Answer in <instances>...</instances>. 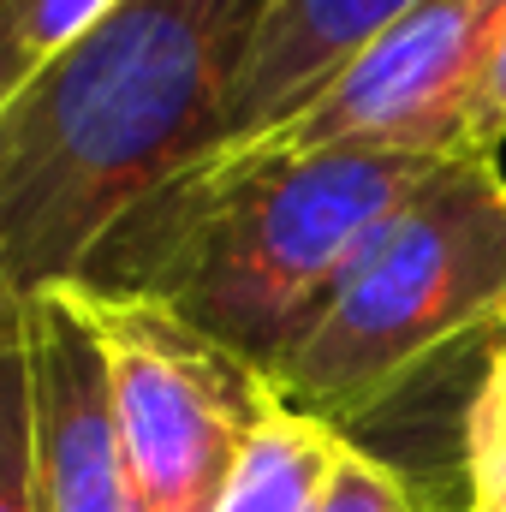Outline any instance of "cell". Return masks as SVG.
<instances>
[{"mask_svg": "<svg viewBox=\"0 0 506 512\" xmlns=\"http://www.w3.org/2000/svg\"><path fill=\"white\" fill-rule=\"evenodd\" d=\"M274 0H120L0 108V310L72 286L161 185L221 149Z\"/></svg>", "mask_w": 506, "mask_h": 512, "instance_id": "cell-1", "label": "cell"}, {"mask_svg": "<svg viewBox=\"0 0 506 512\" xmlns=\"http://www.w3.org/2000/svg\"><path fill=\"white\" fill-rule=\"evenodd\" d=\"M441 161L459 155L411 143L209 155L137 203L72 286L149 298L274 376L340 268Z\"/></svg>", "mask_w": 506, "mask_h": 512, "instance_id": "cell-2", "label": "cell"}, {"mask_svg": "<svg viewBox=\"0 0 506 512\" xmlns=\"http://www.w3.org/2000/svg\"><path fill=\"white\" fill-rule=\"evenodd\" d=\"M477 328H506V173L441 161L340 268L268 382L286 411L346 435Z\"/></svg>", "mask_w": 506, "mask_h": 512, "instance_id": "cell-3", "label": "cell"}, {"mask_svg": "<svg viewBox=\"0 0 506 512\" xmlns=\"http://www.w3.org/2000/svg\"><path fill=\"white\" fill-rule=\"evenodd\" d=\"M78 298L102 340L137 507L215 512L251 435L280 405L274 382L149 298L90 286H78Z\"/></svg>", "mask_w": 506, "mask_h": 512, "instance_id": "cell-4", "label": "cell"}, {"mask_svg": "<svg viewBox=\"0 0 506 512\" xmlns=\"http://www.w3.org/2000/svg\"><path fill=\"white\" fill-rule=\"evenodd\" d=\"M18 340L36 417L42 512H143L114 429L108 364L78 286H48L18 304Z\"/></svg>", "mask_w": 506, "mask_h": 512, "instance_id": "cell-5", "label": "cell"}, {"mask_svg": "<svg viewBox=\"0 0 506 512\" xmlns=\"http://www.w3.org/2000/svg\"><path fill=\"white\" fill-rule=\"evenodd\" d=\"M411 6L417 0H274L256 30L245 78L227 102L221 149H239L262 131H274L280 120H292L328 78H340Z\"/></svg>", "mask_w": 506, "mask_h": 512, "instance_id": "cell-6", "label": "cell"}, {"mask_svg": "<svg viewBox=\"0 0 506 512\" xmlns=\"http://www.w3.org/2000/svg\"><path fill=\"white\" fill-rule=\"evenodd\" d=\"M340 447H346L340 429L274 405L268 423L251 435L215 512H316Z\"/></svg>", "mask_w": 506, "mask_h": 512, "instance_id": "cell-7", "label": "cell"}, {"mask_svg": "<svg viewBox=\"0 0 506 512\" xmlns=\"http://www.w3.org/2000/svg\"><path fill=\"white\" fill-rule=\"evenodd\" d=\"M120 0H0V108Z\"/></svg>", "mask_w": 506, "mask_h": 512, "instance_id": "cell-8", "label": "cell"}, {"mask_svg": "<svg viewBox=\"0 0 506 512\" xmlns=\"http://www.w3.org/2000/svg\"><path fill=\"white\" fill-rule=\"evenodd\" d=\"M0 512H42L36 417H30V370H24L18 310H0Z\"/></svg>", "mask_w": 506, "mask_h": 512, "instance_id": "cell-9", "label": "cell"}, {"mask_svg": "<svg viewBox=\"0 0 506 512\" xmlns=\"http://www.w3.org/2000/svg\"><path fill=\"white\" fill-rule=\"evenodd\" d=\"M465 512H506V334L465 411Z\"/></svg>", "mask_w": 506, "mask_h": 512, "instance_id": "cell-10", "label": "cell"}, {"mask_svg": "<svg viewBox=\"0 0 506 512\" xmlns=\"http://www.w3.org/2000/svg\"><path fill=\"white\" fill-rule=\"evenodd\" d=\"M506 143V24L495 30V42L483 48L453 120H447V149L459 161H501Z\"/></svg>", "mask_w": 506, "mask_h": 512, "instance_id": "cell-11", "label": "cell"}, {"mask_svg": "<svg viewBox=\"0 0 506 512\" xmlns=\"http://www.w3.org/2000/svg\"><path fill=\"white\" fill-rule=\"evenodd\" d=\"M316 512H417V495H411V483L387 459L364 453L346 435V447H340V459L328 471V489H322Z\"/></svg>", "mask_w": 506, "mask_h": 512, "instance_id": "cell-12", "label": "cell"}, {"mask_svg": "<svg viewBox=\"0 0 506 512\" xmlns=\"http://www.w3.org/2000/svg\"><path fill=\"white\" fill-rule=\"evenodd\" d=\"M501 334H506V328H501Z\"/></svg>", "mask_w": 506, "mask_h": 512, "instance_id": "cell-13", "label": "cell"}]
</instances>
